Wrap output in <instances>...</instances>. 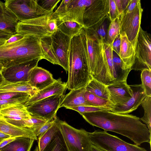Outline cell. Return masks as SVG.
<instances>
[{
  "instance_id": "6da1fadb",
  "label": "cell",
  "mask_w": 151,
  "mask_h": 151,
  "mask_svg": "<svg viewBox=\"0 0 151 151\" xmlns=\"http://www.w3.org/2000/svg\"><path fill=\"white\" fill-rule=\"evenodd\" d=\"M93 126L125 136L135 144L140 146L144 142L151 144V134L146 125L139 117L132 114L115 113L103 111L80 114Z\"/></svg>"
},
{
  "instance_id": "7a4b0ae2",
  "label": "cell",
  "mask_w": 151,
  "mask_h": 151,
  "mask_svg": "<svg viewBox=\"0 0 151 151\" xmlns=\"http://www.w3.org/2000/svg\"><path fill=\"white\" fill-rule=\"evenodd\" d=\"M68 77L69 90L85 87L91 77L87 60L86 39L83 29L71 39L68 52Z\"/></svg>"
},
{
  "instance_id": "3957f363",
  "label": "cell",
  "mask_w": 151,
  "mask_h": 151,
  "mask_svg": "<svg viewBox=\"0 0 151 151\" xmlns=\"http://www.w3.org/2000/svg\"><path fill=\"white\" fill-rule=\"evenodd\" d=\"M38 58L43 59L39 39L31 35L0 46V62L4 69Z\"/></svg>"
},
{
  "instance_id": "277c9868",
  "label": "cell",
  "mask_w": 151,
  "mask_h": 151,
  "mask_svg": "<svg viewBox=\"0 0 151 151\" xmlns=\"http://www.w3.org/2000/svg\"><path fill=\"white\" fill-rule=\"evenodd\" d=\"M85 33L86 39L87 60L90 75L106 86L111 84L103 40H94L85 32Z\"/></svg>"
},
{
  "instance_id": "5b68a950",
  "label": "cell",
  "mask_w": 151,
  "mask_h": 151,
  "mask_svg": "<svg viewBox=\"0 0 151 151\" xmlns=\"http://www.w3.org/2000/svg\"><path fill=\"white\" fill-rule=\"evenodd\" d=\"M51 15L19 21L16 27V33L31 35L39 39L51 36L58 30L57 20L52 19Z\"/></svg>"
},
{
  "instance_id": "8992f818",
  "label": "cell",
  "mask_w": 151,
  "mask_h": 151,
  "mask_svg": "<svg viewBox=\"0 0 151 151\" xmlns=\"http://www.w3.org/2000/svg\"><path fill=\"white\" fill-rule=\"evenodd\" d=\"M58 124L69 151H90L92 143L89 132L83 129H76L59 119Z\"/></svg>"
},
{
  "instance_id": "52a82bcc",
  "label": "cell",
  "mask_w": 151,
  "mask_h": 151,
  "mask_svg": "<svg viewBox=\"0 0 151 151\" xmlns=\"http://www.w3.org/2000/svg\"><path fill=\"white\" fill-rule=\"evenodd\" d=\"M92 144L106 151H148L135 144L127 143L107 131L99 129L89 132Z\"/></svg>"
},
{
  "instance_id": "ba28073f",
  "label": "cell",
  "mask_w": 151,
  "mask_h": 151,
  "mask_svg": "<svg viewBox=\"0 0 151 151\" xmlns=\"http://www.w3.org/2000/svg\"><path fill=\"white\" fill-rule=\"evenodd\" d=\"M109 19V0H88L83 17V28L94 30Z\"/></svg>"
},
{
  "instance_id": "9c48e42d",
  "label": "cell",
  "mask_w": 151,
  "mask_h": 151,
  "mask_svg": "<svg viewBox=\"0 0 151 151\" xmlns=\"http://www.w3.org/2000/svg\"><path fill=\"white\" fill-rule=\"evenodd\" d=\"M6 7L16 17L19 21L30 19L52 13L42 9L37 0H6Z\"/></svg>"
},
{
  "instance_id": "30bf717a",
  "label": "cell",
  "mask_w": 151,
  "mask_h": 151,
  "mask_svg": "<svg viewBox=\"0 0 151 151\" xmlns=\"http://www.w3.org/2000/svg\"><path fill=\"white\" fill-rule=\"evenodd\" d=\"M143 9L141 2L134 9L124 11L119 16L120 33L124 32L136 50Z\"/></svg>"
},
{
  "instance_id": "8fae6325",
  "label": "cell",
  "mask_w": 151,
  "mask_h": 151,
  "mask_svg": "<svg viewBox=\"0 0 151 151\" xmlns=\"http://www.w3.org/2000/svg\"><path fill=\"white\" fill-rule=\"evenodd\" d=\"M64 93L56 94L40 100L26 107L31 115L38 116L48 121L54 119L59 109Z\"/></svg>"
},
{
  "instance_id": "7c38bea8",
  "label": "cell",
  "mask_w": 151,
  "mask_h": 151,
  "mask_svg": "<svg viewBox=\"0 0 151 151\" xmlns=\"http://www.w3.org/2000/svg\"><path fill=\"white\" fill-rule=\"evenodd\" d=\"M151 70V37L150 34L140 27L136 47L132 70Z\"/></svg>"
},
{
  "instance_id": "4fadbf2b",
  "label": "cell",
  "mask_w": 151,
  "mask_h": 151,
  "mask_svg": "<svg viewBox=\"0 0 151 151\" xmlns=\"http://www.w3.org/2000/svg\"><path fill=\"white\" fill-rule=\"evenodd\" d=\"M41 59L38 58L4 69L1 73L6 81L9 83L28 82L32 70L37 66L38 62Z\"/></svg>"
},
{
  "instance_id": "5bb4252c",
  "label": "cell",
  "mask_w": 151,
  "mask_h": 151,
  "mask_svg": "<svg viewBox=\"0 0 151 151\" xmlns=\"http://www.w3.org/2000/svg\"><path fill=\"white\" fill-rule=\"evenodd\" d=\"M52 46L59 65L68 71V52L71 38L58 30L51 35Z\"/></svg>"
},
{
  "instance_id": "9a60e30c",
  "label": "cell",
  "mask_w": 151,
  "mask_h": 151,
  "mask_svg": "<svg viewBox=\"0 0 151 151\" xmlns=\"http://www.w3.org/2000/svg\"><path fill=\"white\" fill-rule=\"evenodd\" d=\"M132 91L131 98L125 104L121 106H115L112 111L115 113L129 114L138 108L143 99L147 96L142 85H130Z\"/></svg>"
},
{
  "instance_id": "2e32d148",
  "label": "cell",
  "mask_w": 151,
  "mask_h": 151,
  "mask_svg": "<svg viewBox=\"0 0 151 151\" xmlns=\"http://www.w3.org/2000/svg\"><path fill=\"white\" fill-rule=\"evenodd\" d=\"M110 95V100L115 106L126 103L131 97L132 91L127 80L118 81L107 86Z\"/></svg>"
},
{
  "instance_id": "e0dca14e",
  "label": "cell",
  "mask_w": 151,
  "mask_h": 151,
  "mask_svg": "<svg viewBox=\"0 0 151 151\" xmlns=\"http://www.w3.org/2000/svg\"><path fill=\"white\" fill-rule=\"evenodd\" d=\"M120 35L121 43L119 57L124 69L129 73L132 70L134 65L135 51L125 33L122 32Z\"/></svg>"
},
{
  "instance_id": "ac0fdd59",
  "label": "cell",
  "mask_w": 151,
  "mask_h": 151,
  "mask_svg": "<svg viewBox=\"0 0 151 151\" xmlns=\"http://www.w3.org/2000/svg\"><path fill=\"white\" fill-rule=\"evenodd\" d=\"M66 89V83L63 82L59 78L50 85L37 91L26 101L24 105L27 107L43 99L55 94L64 93Z\"/></svg>"
},
{
  "instance_id": "d6986e66",
  "label": "cell",
  "mask_w": 151,
  "mask_h": 151,
  "mask_svg": "<svg viewBox=\"0 0 151 151\" xmlns=\"http://www.w3.org/2000/svg\"><path fill=\"white\" fill-rule=\"evenodd\" d=\"M87 1L88 0H71L65 13L57 20L75 22L83 27V17Z\"/></svg>"
},
{
  "instance_id": "ffe728a7",
  "label": "cell",
  "mask_w": 151,
  "mask_h": 151,
  "mask_svg": "<svg viewBox=\"0 0 151 151\" xmlns=\"http://www.w3.org/2000/svg\"><path fill=\"white\" fill-rule=\"evenodd\" d=\"M56 81L49 71L37 66L32 70L28 83L38 91L52 84Z\"/></svg>"
},
{
  "instance_id": "44dd1931",
  "label": "cell",
  "mask_w": 151,
  "mask_h": 151,
  "mask_svg": "<svg viewBox=\"0 0 151 151\" xmlns=\"http://www.w3.org/2000/svg\"><path fill=\"white\" fill-rule=\"evenodd\" d=\"M85 87L73 89L64 95L60 102L59 108H70L81 106H95L87 102L84 97Z\"/></svg>"
},
{
  "instance_id": "7402d4cb",
  "label": "cell",
  "mask_w": 151,
  "mask_h": 151,
  "mask_svg": "<svg viewBox=\"0 0 151 151\" xmlns=\"http://www.w3.org/2000/svg\"><path fill=\"white\" fill-rule=\"evenodd\" d=\"M19 21L16 16L0 1V30L14 35Z\"/></svg>"
},
{
  "instance_id": "603a6c76",
  "label": "cell",
  "mask_w": 151,
  "mask_h": 151,
  "mask_svg": "<svg viewBox=\"0 0 151 151\" xmlns=\"http://www.w3.org/2000/svg\"><path fill=\"white\" fill-rule=\"evenodd\" d=\"M0 132L12 137H22L37 140V137L30 129L14 125L6 121L0 115Z\"/></svg>"
},
{
  "instance_id": "cb8c5ba5",
  "label": "cell",
  "mask_w": 151,
  "mask_h": 151,
  "mask_svg": "<svg viewBox=\"0 0 151 151\" xmlns=\"http://www.w3.org/2000/svg\"><path fill=\"white\" fill-rule=\"evenodd\" d=\"M24 104L16 105L0 110V115L4 119L18 120L30 118L31 115L28 112Z\"/></svg>"
},
{
  "instance_id": "d4e9b609",
  "label": "cell",
  "mask_w": 151,
  "mask_h": 151,
  "mask_svg": "<svg viewBox=\"0 0 151 151\" xmlns=\"http://www.w3.org/2000/svg\"><path fill=\"white\" fill-rule=\"evenodd\" d=\"M34 140L22 137H17L0 149L1 151H30Z\"/></svg>"
},
{
  "instance_id": "484cf974",
  "label": "cell",
  "mask_w": 151,
  "mask_h": 151,
  "mask_svg": "<svg viewBox=\"0 0 151 151\" xmlns=\"http://www.w3.org/2000/svg\"><path fill=\"white\" fill-rule=\"evenodd\" d=\"M37 91L28 82L14 83L7 82L0 86V93L7 92H24L29 94L32 96Z\"/></svg>"
},
{
  "instance_id": "4316f807",
  "label": "cell",
  "mask_w": 151,
  "mask_h": 151,
  "mask_svg": "<svg viewBox=\"0 0 151 151\" xmlns=\"http://www.w3.org/2000/svg\"><path fill=\"white\" fill-rule=\"evenodd\" d=\"M39 39L43 59H46L53 64L59 65L52 46L51 36Z\"/></svg>"
},
{
  "instance_id": "83f0119b",
  "label": "cell",
  "mask_w": 151,
  "mask_h": 151,
  "mask_svg": "<svg viewBox=\"0 0 151 151\" xmlns=\"http://www.w3.org/2000/svg\"><path fill=\"white\" fill-rule=\"evenodd\" d=\"M85 88L86 91L110 100V95L107 86L94 79L91 76Z\"/></svg>"
},
{
  "instance_id": "f1b7e54d",
  "label": "cell",
  "mask_w": 151,
  "mask_h": 151,
  "mask_svg": "<svg viewBox=\"0 0 151 151\" xmlns=\"http://www.w3.org/2000/svg\"><path fill=\"white\" fill-rule=\"evenodd\" d=\"M57 25L58 30L71 39L79 33L83 28L78 23L71 21L57 20Z\"/></svg>"
},
{
  "instance_id": "f546056e",
  "label": "cell",
  "mask_w": 151,
  "mask_h": 151,
  "mask_svg": "<svg viewBox=\"0 0 151 151\" xmlns=\"http://www.w3.org/2000/svg\"><path fill=\"white\" fill-rule=\"evenodd\" d=\"M58 119L57 117L52 127L45 133L37 138V145L34 151H43L54 136L60 131Z\"/></svg>"
},
{
  "instance_id": "4dcf8cb0",
  "label": "cell",
  "mask_w": 151,
  "mask_h": 151,
  "mask_svg": "<svg viewBox=\"0 0 151 151\" xmlns=\"http://www.w3.org/2000/svg\"><path fill=\"white\" fill-rule=\"evenodd\" d=\"M104 44L111 83L121 81L119 76L113 60V53L112 45L109 44L107 43H104Z\"/></svg>"
},
{
  "instance_id": "1f68e13d",
  "label": "cell",
  "mask_w": 151,
  "mask_h": 151,
  "mask_svg": "<svg viewBox=\"0 0 151 151\" xmlns=\"http://www.w3.org/2000/svg\"><path fill=\"white\" fill-rule=\"evenodd\" d=\"M4 119L8 122L16 126L31 130L38 125L49 122L42 118L33 115H31L30 118L18 120Z\"/></svg>"
},
{
  "instance_id": "d6a6232c",
  "label": "cell",
  "mask_w": 151,
  "mask_h": 151,
  "mask_svg": "<svg viewBox=\"0 0 151 151\" xmlns=\"http://www.w3.org/2000/svg\"><path fill=\"white\" fill-rule=\"evenodd\" d=\"M43 151H69L60 131Z\"/></svg>"
},
{
  "instance_id": "836d02e7",
  "label": "cell",
  "mask_w": 151,
  "mask_h": 151,
  "mask_svg": "<svg viewBox=\"0 0 151 151\" xmlns=\"http://www.w3.org/2000/svg\"><path fill=\"white\" fill-rule=\"evenodd\" d=\"M84 97L86 101L95 106L114 108L115 105L109 100L104 99L86 91Z\"/></svg>"
},
{
  "instance_id": "e575fe53",
  "label": "cell",
  "mask_w": 151,
  "mask_h": 151,
  "mask_svg": "<svg viewBox=\"0 0 151 151\" xmlns=\"http://www.w3.org/2000/svg\"><path fill=\"white\" fill-rule=\"evenodd\" d=\"M106 20L98 28L94 30H90L83 29L85 33L94 40H103L104 43H107V32H106L107 26Z\"/></svg>"
},
{
  "instance_id": "d590c367",
  "label": "cell",
  "mask_w": 151,
  "mask_h": 151,
  "mask_svg": "<svg viewBox=\"0 0 151 151\" xmlns=\"http://www.w3.org/2000/svg\"><path fill=\"white\" fill-rule=\"evenodd\" d=\"M141 105L144 110V114L140 119L145 124L151 134V96L146 97L142 100Z\"/></svg>"
},
{
  "instance_id": "8d00e7d4",
  "label": "cell",
  "mask_w": 151,
  "mask_h": 151,
  "mask_svg": "<svg viewBox=\"0 0 151 151\" xmlns=\"http://www.w3.org/2000/svg\"><path fill=\"white\" fill-rule=\"evenodd\" d=\"M119 17L110 22L107 31V43L112 45L116 37L120 34Z\"/></svg>"
},
{
  "instance_id": "74e56055",
  "label": "cell",
  "mask_w": 151,
  "mask_h": 151,
  "mask_svg": "<svg viewBox=\"0 0 151 151\" xmlns=\"http://www.w3.org/2000/svg\"><path fill=\"white\" fill-rule=\"evenodd\" d=\"M142 85L147 96H151V70L145 68L141 71Z\"/></svg>"
},
{
  "instance_id": "f35d334b",
  "label": "cell",
  "mask_w": 151,
  "mask_h": 151,
  "mask_svg": "<svg viewBox=\"0 0 151 151\" xmlns=\"http://www.w3.org/2000/svg\"><path fill=\"white\" fill-rule=\"evenodd\" d=\"M69 109L75 111L80 114L83 113L98 111H111L114 108L100 106H81L71 107Z\"/></svg>"
},
{
  "instance_id": "ab89813d",
  "label": "cell",
  "mask_w": 151,
  "mask_h": 151,
  "mask_svg": "<svg viewBox=\"0 0 151 151\" xmlns=\"http://www.w3.org/2000/svg\"><path fill=\"white\" fill-rule=\"evenodd\" d=\"M27 96L18 98L0 100V110L25 103L30 97Z\"/></svg>"
},
{
  "instance_id": "60d3db41",
  "label": "cell",
  "mask_w": 151,
  "mask_h": 151,
  "mask_svg": "<svg viewBox=\"0 0 151 151\" xmlns=\"http://www.w3.org/2000/svg\"><path fill=\"white\" fill-rule=\"evenodd\" d=\"M57 118L56 116L54 119L50 121L38 125L33 128L32 130L36 136L38 138L45 133L53 125Z\"/></svg>"
},
{
  "instance_id": "b9f144b4",
  "label": "cell",
  "mask_w": 151,
  "mask_h": 151,
  "mask_svg": "<svg viewBox=\"0 0 151 151\" xmlns=\"http://www.w3.org/2000/svg\"><path fill=\"white\" fill-rule=\"evenodd\" d=\"M60 0H37L38 4L43 9L53 13Z\"/></svg>"
},
{
  "instance_id": "7bdbcfd3",
  "label": "cell",
  "mask_w": 151,
  "mask_h": 151,
  "mask_svg": "<svg viewBox=\"0 0 151 151\" xmlns=\"http://www.w3.org/2000/svg\"><path fill=\"white\" fill-rule=\"evenodd\" d=\"M31 95L29 93L21 92H7L0 93V100H9Z\"/></svg>"
},
{
  "instance_id": "ee69618b",
  "label": "cell",
  "mask_w": 151,
  "mask_h": 151,
  "mask_svg": "<svg viewBox=\"0 0 151 151\" xmlns=\"http://www.w3.org/2000/svg\"><path fill=\"white\" fill-rule=\"evenodd\" d=\"M109 16L110 22L119 17L120 14L114 0H109Z\"/></svg>"
},
{
  "instance_id": "f6af8a7d",
  "label": "cell",
  "mask_w": 151,
  "mask_h": 151,
  "mask_svg": "<svg viewBox=\"0 0 151 151\" xmlns=\"http://www.w3.org/2000/svg\"><path fill=\"white\" fill-rule=\"evenodd\" d=\"M120 15L127 6L129 0H114Z\"/></svg>"
},
{
  "instance_id": "bcb514c9",
  "label": "cell",
  "mask_w": 151,
  "mask_h": 151,
  "mask_svg": "<svg viewBox=\"0 0 151 151\" xmlns=\"http://www.w3.org/2000/svg\"><path fill=\"white\" fill-rule=\"evenodd\" d=\"M121 43L120 35L117 36L115 39L112 44V49L119 56Z\"/></svg>"
},
{
  "instance_id": "7dc6e473",
  "label": "cell",
  "mask_w": 151,
  "mask_h": 151,
  "mask_svg": "<svg viewBox=\"0 0 151 151\" xmlns=\"http://www.w3.org/2000/svg\"><path fill=\"white\" fill-rule=\"evenodd\" d=\"M25 35L18 33L13 35L8 40H6L4 44L12 43L18 41L22 39Z\"/></svg>"
},
{
  "instance_id": "c3c4849f",
  "label": "cell",
  "mask_w": 151,
  "mask_h": 151,
  "mask_svg": "<svg viewBox=\"0 0 151 151\" xmlns=\"http://www.w3.org/2000/svg\"><path fill=\"white\" fill-rule=\"evenodd\" d=\"M17 137H10L0 142V149L14 140Z\"/></svg>"
},
{
  "instance_id": "681fc988",
  "label": "cell",
  "mask_w": 151,
  "mask_h": 151,
  "mask_svg": "<svg viewBox=\"0 0 151 151\" xmlns=\"http://www.w3.org/2000/svg\"><path fill=\"white\" fill-rule=\"evenodd\" d=\"M13 35L0 30V39L8 40Z\"/></svg>"
},
{
  "instance_id": "f907efd6",
  "label": "cell",
  "mask_w": 151,
  "mask_h": 151,
  "mask_svg": "<svg viewBox=\"0 0 151 151\" xmlns=\"http://www.w3.org/2000/svg\"><path fill=\"white\" fill-rule=\"evenodd\" d=\"M90 151H106L92 144Z\"/></svg>"
},
{
  "instance_id": "816d5d0a",
  "label": "cell",
  "mask_w": 151,
  "mask_h": 151,
  "mask_svg": "<svg viewBox=\"0 0 151 151\" xmlns=\"http://www.w3.org/2000/svg\"><path fill=\"white\" fill-rule=\"evenodd\" d=\"M10 137V135L0 132V142Z\"/></svg>"
},
{
  "instance_id": "f5cc1de1",
  "label": "cell",
  "mask_w": 151,
  "mask_h": 151,
  "mask_svg": "<svg viewBox=\"0 0 151 151\" xmlns=\"http://www.w3.org/2000/svg\"><path fill=\"white\" fill-rule=\"evenodd\" d=\"M7 82L4 78L2 73H0V86Z\"/></svg>"
},
{
  "instance_id": "db71d44e",
  "label": "cell",
  "mask_w": 151,
  "mask_h": 151,
  "mask_svg": "<svg viewBox=\"0 0 151 151\" xmlns=\"http://www.w3.org/2000/svg\"><path fill=\"white\" fill-rule=\"evenodd\" d=\"M6 40L4 39H0V46L4 44Z\"/></svg>"
},
{
  "instance_id": "11a10c76",
  "label": "cell",
  "mask_w": 151,
  "mask_h": 151,
  "mask_svg": "<svg viewBox=\"0 0 151 151\" xmlns=\"http://www.w3.org/2000/svg\"><path fill=\"white\" fill-rule=\"evenodd\" d=\"M4 69V67L3 65L0 62V73H2Z\"/></svg>"
},
{
  "instance_id": "9f6ffc18",
  "label": "cell",
  "mask_w": 151,
  "mask_h": 151,
  "mask_svg": "<svg viewBox=\"0 0 151 151\" xmlns=\"http://www.w3.org/2000/svg\"><path fill=\"white\" fill-rule=\"evenodd\" d=\"M0 151H1L0 150Z\"/></svg>"
}]
</instances>
